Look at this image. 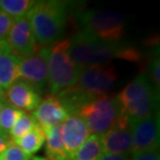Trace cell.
<instances>
[{"label":"cell","instance_id":"6da1fadb","mask_svg":"<svg viewBox=\"0 0 160 160\" xmlns=\"http://www.w3.org/2000/svg\"><path fill=\"white\" fill-rule=\"evenodd\" d=\"M69 42V56L81 70L92 65H101L113 58L138 62L140 52L135 47L123 43H106L84 30L75 33Z\"/></svg>","mask_w":160,"mask_h":160},{"label":"cell","instance_id":"7a4b0ae2","mask_svg":"<svg viewBox=\"0 0 160 160\" xmlns=\"http://www.w3.org/2000/svg\"><path fill=\"white\" fill-rule=\"evenodd\" d=\"M37 45L51 47L62 39L67 24V3L36 1L27 14Z\"/></svg>","mask_w":160,"mask_h":160},{"label":"cell","instance_id":"3957f363","mask_svg":"<svg viewBox=\"0 0 160 160\" xmlns=\"http://www.w3.org/2000/svg\"><path fill=\"white\" fill-rule=\"evenodd\" d=\"M158 92L146 74H139L125 86L117 98L129 123L156 113L159 100Z\"/></svg>","mask_w":160,"mask_h":160},{"label":"cell","instance_id":"277c9868","mask_svg":"<svg viewBox=\"0 0 160 160\" xmlns=\"http://www.w3.org/2000/svg\"><path fill=\"white\" fill-rule=\"evenodd\" d=\"M77 116L84 121L89 132L97 135H103L121 123H129L118 98L108 95L88 102L80 108Z\"/></svg>","mask_w":160,"mask_h":160},{"label":"cell","instance_id":"5b68a950","mask_svg":"<svg viewBox=\"0 0 160 160\" xmlns=\"http://www.w3.org/2000/svg\"><path fill=\"white\" fill-rule=\"evenodd\" d=\"M79 24L88 33L106 43H117L126 31L125 17L118 12L88 9L76 14Z\"/></svg>","mask_w":160,"mask_h":160},{"label":"cell","instance_id":"8992f818","mask_svg":"<svg viewBox=\"0 0 160 160\" xmlns=\"http://www.w3.org/2000/svg\"><path fill=\"white\" fill-rule=\"evenodd\" d=\"M68 49V40H62L51 46L48 59V88L53 96L74 86L78 81L80 70L70 58Z\"/></svg>","mask_w":160,"mask_h":160},{"label":"cell","instance_id":"52a82bcc","mask_svg":"<svg viewBox=\"0 0 160 160\" xmlns=\"http://www.w3.org/2000/svg\"><path fill=\"white\" fill-rule=\"evenodd\" d=\"M118 74L113 66L92 65L80 71L75 88L91 100L106 96L114 86Z\"/></svg>","mask_w":160,"mask_h":160},{"label":"cell","instance_id":"ba28073f","mask_svg":"<svg viewBox=\"0 0 160 160\" xmlns=\"http://www.w3.org/2000/svg\"><path fill=\"white\" fill-rule=\"evenodd\" d=\"M51 47H42L29 56L22 57L18 69V78L32 86L41 95L48 86V59Z\"/></svg>","mask_w":160,"mask_h":160},{"label":"cell","instance_id":"9c48e42d","mask_svg":"<svg viewBox=\"0 0 160 160\" xmlns=\"http://www.w3.org/2000/svg\"><path fill=\"white\" fill-rule=\"evenodd\" d=\"M132 131V155L158 151L159 148V118L154 113L145 119L129 123Z\"/></svg>","mask_w":160,"mask_h":160},{"label":"cell","instance_id":"30bf717a","mask_svg":"<svg viewBox=\"0 0 160 160\" xmlns=\"http://www.w3.org/2000/svg\"><path fill=\"white\" fill-rule=\"evenodd\" d=\"M6 43L12 52L20 57L29 56L39 49L27 15L12 22Z\"/></svg>","mask_w":160,"mask_h":160},{"label":"cell","instance_id":"8fae6325","mask_svg":"<svg viewBox=\"0 0 160 160\" xmlns=\"http://www.w3.org/2000/svg\"><path fill=\"white\" fill-rule=\"evenodd\" d=\"M33 119L46 134L51 128L62 125L69 117L66 108L56 96H46L32 112Z\"/></svg>","mask_w":160,"mask_h":160},{"label":"cell","instance_id":"7c38bea8","mask_svg":"<svg viewBox=\"0 0 160 160\" xmlns=\"http://www.w3.org/2000/svg\"><path fill=\"white\" fill-rule=\"evenodd\" d=\"M60 134L65 150L71 159L75 152L88 138L91 132L81 118L78 116H69L60 125Z\"/></svg>","mask_w":160,"mask_h":160},{"label":"cell","instance_id":"4fadbf2b","mask_svg":"<svg viewBox=\"0 0 160 160\" xmlns=\"http://www.w3.org/2000/svg\"><path fill=\"white\" fill-rule=\"evenodd\" d=\"M103 154H127L132 148V131L130 124L121 123L101 135Z\"/></svg>","mask_w":160,"mask_h":160},{"label":"cell","instance_id":"5bb4252c","mask_svg":"<svg viewBox=\"0 0 160 160\" xmlns=\"http://www.w3.org/2000/svg\"><path fill=\"white\" fill-rule=\"evenodd\" d=\"M5 101L19 110L31 111L39 106L42 98L29 83L24 80H16L6 91Z\"/></svg>","mask_w":160,"mask_h":160},{"label":"cell","instance_id":"9a60e30c","mask_svg":"<svg viewBox=\"0 0 160 160\" xmlns=\"http://www.w3.org/2000/svg\"><path fill=\"white\" fill-rule=\"evenodd\" d=\"M22 57L12 52L8 43L0 48V86L3 92L18 80V69Z\"/></svg>","mask_w":160,"mask_h":160},{"label":"cell","instance_id":"2e32d148","mask_svg":"<svg viewBox=\"0 0 160 160\" xmlns=\"http://www.w3.org/2000/svg\"><path fill=\"white\" fill-rule=\"evenodd\" d=\"M46 156L49 160H71L66 152L60 134V125L46 132Z\"/></svg>","mask_w":160,"mask_h":160},{"label":"cell","instance_id":"e0dca14e","mask_svg":"<svg viewBox=\"0 0 160 160\" xmlns=\"http://www.w3.org/2000/svg\"><path fill=\"white\" fill-rule=\"evenodd\" d=\"M45 139H46V134H45L43 129L37 124L29 132L14 142L24 153H26L29 156H32L42 149Z\"/></svg>","mask_w":160,"mask_h":160},{"label":"cell","instance_id":"ac0fdd59","mask_svg":"<svg viewBox=\"0 0 160 160\" xmlns=\"http://www.w3.org/2000/svg\"><path fill=\"white\" fill-rule=\"evenodd\" d=\"M103 154L101 135L92 134L75 152L71 160H98Z\"/></svg>","mask_w":160,"mask_h":160},{"label":"cell","instance_id":"d6986e66","mask_svg":"<svg viewBox=\"0 0 160 160\" xmlns=\"http://www.w3.org/2000/svg\"><path fill=\"white\" fill-rule=\"evenodd\" d=\"M36 1L31 0H0V9L12 19H20L26 16Z\"/></svg>","mask_w":160,"mask_h":160},{"label":"cell","instance_id":"ffe728a7","mask_svg":"<svg viewBox=\"0 0 160 160\" xmlns=\"http://www.w3.org/2000/svg\"><path fill=\"white\" fill-rule=\"evenodd\" d=\"M36 125H37V122L31 114L22 111V113L17 119L16 123L14 124V126L12 128L11 132H9L11 139L12 142L18 140L19 138H21L22 136H24L26 133L29 132Z\"/></svg>","mask_w":160,"mask_h":160},{"label":"cell","instance_id":"44dd1931","mask_svg":"<svg viewBox=\"0 0 160 160\" xmlns=\"http://www.w3.org/2000/svg\"><path fill=\"white\" fill-rule=\"evenodd\" d=\"M21 113L22 110H19L12 105L5 103L0 113V133L8 136L12 126Z\"/></svg>","mask_w":160,"mask_h":160},{"label":"cell","instance_id":"7402d4cb","mask_svg":"<svg viewBox=\"0 0 160 160\" xmlns=\"http://www.w3.org/2000/svg\"><path fill=\"white\" fill-rule=\"evenodd\" d=\"M0 160H31V156L24 153L12 140L6 149L0 154Z\"/></svg>","mask_w":160,"mask_h":160},{"label":"cell","instance_id":"603a6c76","mask_svg":"<svg viewBox=\"0 0 160 160\" xmlns=\"http://www.w3.org/2000/svg\"><path fill=\"white\" fill-rule=\"evenodd\" d=\"M12 19L0 9V43H5L12 25Z\"/></svg>","mask_w":160,"mask_h":160},{"label":"cell","instance_id":"cb8c5ba5","mask_svg":"<svg viewBox=\"0 0 160 160\" xmlns=\"http://www.w3.org/2000/svg\"><path fill=\"white\" fill-rule=\"evenodd\" d=\"M159 55L154 56L153 59L151 60L150 63V76L149 78L151 79V81L153 82V84L156 86V88L159 91V86H160V63H159Z\"/></svg>","mask_w":160,"mask_h":160},{"label":"cell","instance_id":"d4e9b609","mask_svg":"<svg viewBox=\"0 0 160 160\" xmlns=\"http://www.w3.org/2000/svg\"><path fill=\"white\" fill-rule=\"evenodd\" d=\"M130 160H160V156L158 151L146 152V153H140V154L132 155V158Z\"/></svg>","mask_w":160,"mask_h":160},{"label":"cell","instance_id":"484cf974","mask_svg":"<svg viewBox=\"0 0 160 160\" xmlns=\"http://www.w3.org/2000/svg\"><path fill=\"white\" fill-rule=\"evenodd\" d=\"M98 160H130V156L127 154H102Z\"/></svg>","mask_w":160,"mask_h":160},{"label":"cell","instance_id":"4316f807","mask_svg":"<svg viewBox=\"0 0 160 160\" xmlns=\"http://www.w3.org/2000/svg\"><path fill=\"white\" fill-rule=\"evenodd\" d=\"M11 142H12L11 137L0 133V154L6 149V147L8 146V143Z\"/></svg>","mask_w":160,"mask_h":160},{"label":"cell","instance_id":"83f0119b","mask_svg":"<svg viewBox=\"0 0 160 160\" xmlns=\"http://www.w3.org/2000/svg\"><path fill=\"white\" fill-rule=\"evenodd\" d=\"M2 100H5L4 92H3V89L1 88V86H0V101H2Z\"/></svg>","mask_w":160,"mask_h":160},{"label":"cell","instance_id":"f1b7e54d","mask_svg":"<svg viewBox=\"0 0 160 160\" xmlns=\"http://www.w3.org/2000/svg\"><path fill=\"white\" fill-rule=\"evenodd\" d=\"M5 102H6L5 100H2V101H0V113H1V110H2L3 106H4Z\"/></svg>","mask_w":160,"mask_h":160},{"label":"cell","instance_id":"f546056e","mask_svg":"<svg viewBox=\"0 0 160 160\" xmlns=\"http://www.w3.org/2000/svg\"><path fill=\"white\" fill-rule=\"evenodd\" d=\"M31 160H47V159H45V158H42V157H34L32 158Z\"/></svg>","mask_w":160,"mask_h":160},{"label":"cell","instance_id":"4dcf8cb0","mask_svg":"<svg viewBox=\"0 0 160 160\" xmlns=\"http://www.w3.org/2000/svg\"><path fill=\"white\" fill-rule=\"evenodd\" d=\"M5 44H6V42H5V43H0V48H1L3 45H5Z\"/></svg>","mask_w":160,"mask_h":160}]
</instances>
